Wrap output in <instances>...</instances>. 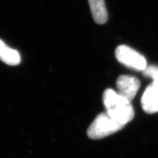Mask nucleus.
Returning <instances> with one entry per match:
<instances>
[{
	"label": "nucleus",
	"instance_id": "39448f33",
	"mask_svg": "<svg viewBox=\"0 0 158 158\" xmlns=\"http://www.w3.org/2000/svg\"><path fill=\"white\" fill-rule=\"evenodd\" d=\"M141 106L146 113L158 112V83L153 82L144 91L141 98Z\"/></svg>",
	"mask_w": 158,
	"mask_h": 158
},
{
	"label": "nucleus",
	"instance_id": "20e7f679",
	"mask_svg": "<svg viewBox=\"0 0 158 158\" xmlns=\"http://www.w3.org/2000/svg\"><path fill=\"white\" fill-rule=\"evenodd\" d=\"M141 83L135 76L123 75L116 80V87L121 95L131 102L139 90Z\"/></svg>",
	"mask_w": 158,
	"mask_h": 158
},
{
	"label": "nucleus",
	"instance_id": "6e6552de",
	"mask_svg": "<svg viewBox=\"0 0 158 158\" xmlns=\"http://www.w3.org/2000/svg\"><path fill=\"white\" fill-rule=\"evenodd\" d=\"M144 76L149 77L153 80V82L158 83V67L149 66L143 71Z\"/></svg>",
	"mask_w": 158,
	"mask_h": 158
},
{
	"label": "nucleus",
	"instance_id": "f257e3e1",
	"mask_svg": "<svg viewBox=\"0 0 158 158\" xmlns=\"http://www.w3.org/2000/svg\"><path fill=\"white\" fill-rule=\"evenodd\" d=\"M102 102L106 113L118 123L125 125L135 116L131 102L111 89H108L102 94Z\"/></svg>",
	"mask_w": 158,
	"mask_h": 158
},
{
	"label": "nucleus",
	"instance_id": "f03ea898",
	"mask_svg": "<svg viewBox=\"0 0 158 158\" xmlns=\"http://www.w3.org/2000/svg\"><path fill=\"white\" fill-rule=\"evenodd\" d=\"M124 125L113 119L106 112L97 116L87 130V135L91 139H101L116 133Z\"/></svg>",
	"mask_w": 158,
	"mask_h": 158
},
{
	"label": "nucleus",
	"instance_id": "0eeeda50",
	"mask_svg": "<svg viewBox=\"0 0 158 158\" xmlns=\"http://www.w3.org/2000/svg\"><path fill=\"white\" fill-rule=\"evenodd\" d=\"M21 59L19 51L10 48L0 40V60L8 65L15 66L20 64Z\"/></svg>",
	"mask_w": 158,
	"mask_h": 158
},
{
	"label": "nucleus",
	"instance_id": "423d86ee",
	"mask_svg": "<svg viewBox=\"0 0 158 158\" xmlns=\"http://www.w3.org/2000/svg\"><path fill=\"white\" fill-rule=\"evenodd\" d=\"M91 13L94 21L103 24L108 20V13L104 0H88Z\"/></svg>",
	"mask_w": 158,
	"mask_h": 158
},
{
	"label": "nucleus",
	"instance_id": "7ed1b4c3",
	"mask_svg": "<svg viewBox=\"0 0 158 158\" xmlns=\"http://www.w3.org/2000/svg\"><path fill=\"white\" fill-rule=\"evenodd\" d=\"M115 56L120 63L133 70L143 71L147 67L145 57L127 45H118L115 51Z\"/></svg>",
	"mask_w": 158,
	"mask_h": 158
}]
</instances>
